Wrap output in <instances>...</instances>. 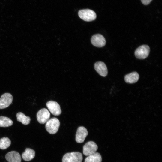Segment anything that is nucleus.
I'll return each mask as SVG.
<instances>
[{
  "label": "nucleus",
  "instance_id": "nucleus-1",
  "mask_svg": "<svg viewBox=\"0 0 162 162\" xmlns=\"http://www.w3.org/2000/svg\"><path fill=\"white\" fill-rule=\"evenodd\" d=\"M82 154L79 152H72L65 154L63 156L62 162H82Z\"/></svg>",
  "mask_w": 162,
  "mask_h": 162
},
{
  "label": "nucleus",
  "instance_id": "nucleus-2",
  "mask_svg": "<svg viewBox=\"0 0 162 162\" xmlns=\"http://www.w3.org/2000/svg\"><path fill=\"white\" fill-rule=\"evenodd\" d=\"M60 125L59 120L54 117L49 119L46 122L45 128L50 134H54L58 131Z\"/></svg>",
  "mask_w": 162,
  "mask_h": 162
},
{
  "label": "nucleus",
  "instance_id": "nucleus-3",
  "mask_svg": "<svg viewBox=\"0 0 162 162\" xmlns=\"http://www.w3.org/2000/svg\"><path fill=\"white\" fill-rule=\"evenodd\" d=\"M78 14L81 19L87 22L93 21L97 17V15L95 12L89 9L81 10L79 11Z\"/></svg>",
  "mask_w": 162,
  "mask_h": 162
},
{
  "label": "nucleus",
  "instance_id": "nucleus-4",
  "mask_svg": "<svg viewBox=\"0 0 162 162\" xmlns=\"http://www.w3.org/2000/svg\"><path fill=\"white\" fill-rule=\"evenodd\" d=\"M150 51V49L148 46L142 45L136 49L134 53L135 55L139 59H143L148 56Z\"/></svg>",
  "mask_w": 162,
  "mask_h": 162
},
{
  "label": "nucleus",
  "instance_id": "nucleus-5",
  "mask_svg": "<svg viewBox=\"0 0 162 162\" xmlns=\"http://www.w3.org/2000/svg\"><path fill=\"white\" fill-rule=\"evenodd\" d=\"M98 149V146L94 142L89 141L83 146V154L85 155L88 156L96 152Z\"/></svg>",
  "mask_w": 162,
  "mask_h": 162
},
{
  "label": "nucleus",
  "instance_id": "nucleus-6",
  "mask_svg": "<svg viewBox=\"0 0 162 162\" xmlns=\"http://www.w3.org/2000/svg\"><path fill=\"white\" fill-rule=\"evenodd\" d=\"M50 113L49 110L46 108H43L40 110L37 114V118L38 122L40 124H44L49 119Z\"/></svg>",
  "mask_w": 162,
  "mask_h": 162
},
{
  "label": "nucleus",
  "instance_id": "nucleus-7",
  "mask_svg": "<svg viewBox=\"0 0 162 162\" xmlns=\"http://www.w3.org/2000/svg\"><path fill=\"white\" fill-rule=\"evenodd\" d=\"M13 97L11 94L5 93L2 94L0 98V109L5 108L12 103Z\"/></svg>",
  "mask_w": 162,
  "mask_h": 162
},
{
  "label": "nucleus",
  "instance_id": "nucleus-8",
  "mask_svg": "<svg viewBox=\"0 0 162 162\" xmlns=\"http://www.w3.org/2000/svg\"><path fill=\"white\" fill-rule=\"evenodd\" d=\"M46 106L49 111L53 115L58 116L62 112V111L59 105L56 102L51 100L47 102Z\"/></svg>",
  "mask_w": 162,
  "mask_h": 162
},
{
  "label": "nucleus",
  "instance_id": "nucleus-9",
  "mask_svg": "<svg viewBox=\"0 0 162 162\" xmlns=\"http://www.w3.org/2000/svg\"><path fill=\"white\" fill-rule=\"evenodd\" d=\"M91 42L93 45L98 47H103L105 45L106 43L104 37L100 34H96L93 35L91 38Z\"/></svg>",
  "mask_w": 162,
  "mask_h": 162
},
{
  "label": "nucleus",
  "instance_id": "nucleus-10",
  "mask_svg": "<svg viewBox=\"0 0 162 162\" xmlns=\"http://www.w3.org/2000/svg\"><path fill=\"white\" fill-rule=\"evenodd\" d=\"M88 134V131L83 126L79 127L76 135V141L79 143L83 142Z\"/></svg>",
  "mask_w": 162,
  "mask_h": 162
},
{
  "label": "nucleus",
  "instance_id": "nucleus-11",
  "mask_svg": "<svg viewBox=\"0 0 162 162\" xmlns=\"http://www.w3.org/2000/svg\"><path fill=\"white\" fill-rule=\"evenodd\" d=\"M94 68L96 71L100 76L105 77L108 74V70L105 64L102 62H98L94 64Z\"/></svg>",
  "mask_w": 162,
  "mask_h": 162
},
{
  "label": "nucleus",
  "instance_id": "nucleus-12",
  "mask_svg": "<svg viewBox=\"0 0 162 162\" xmlns=\"http://www.w3.org/2000/svg\"><path fill=\"white\" fill-rule=\"evenodd\" d=\"M5 158L8 162H21L20 155L17 152L11 151L5 155Z\"/></svg>",
  "mask_w": 162,
  "mask_h": 162
},
{
  "label": "nucleus",
  "instance_id": "nucleus-13",
  "mask_svg": "<svg viewBox=\"0 0 162 162\" xmlns=\"http://www.w3.org/2000/svg\"><path fill=\"white\" fill-rule=\"evenodd\" d=\"M139 78V75L136 72H133L126 75L124 77L125 82L128 83H134L136 82Z\"/></svg>",
  "mask_w": 162,
  "mask_h": 162
},
{
  "label": "nucleus",
  "instance_id": "nucleus-14",
  "mask_svg": "<svg viewBox=\"0 0 162 162\" xmlns=\"http://www.w3.org/2000/svg\"><path fill=\"white\" fill-rule=\"evenodd\" d=\"M35 151L30 148H26L22 154V158L25 160L30 161L32 159L35 157Z\"/></svg>",
  "mask_w": 162,
  "mask_h": 162
},
{
  "label": "nucleus",
  "instance_id": "nucleus-15",
  "mask_svg": "<svg viewBox=\"0 0 162 162\" xmlns=\"http://www.w3.org/2000/svg\"><path fill=\"white\" fill-rule=\"evenodd\" d=\"M102 158L100 154L98 152L89 155L85 159V162H101Z\"/></svg>",
  "mask_w": 162,
  "mask_h": 162
},
{
  "label": "nucleus",
  "instance_id": "nucleus-16",
  "mask_svg": "<svg viewBox=\"0 0 162 162\" xmlns=\"http://www.w3.org/2000/svg\"><path fill=\"white\" fill-rule=\"evenodd\" d=\"M17 120L21 122L23 124L27 125L30 122L31 118L28 116H26L23 113L19 112L16 114Z\"/></svg>",
  "mask_w": 162,
  "mask_h": 162
},
{
  "label": "nucleus",
  "instance_id": "nucleus-17",
  "mask_svg": "<svg viewBox=\"0 0 162 162\" xmlns=\"http://www.w3.org/2000/svg\"><path fill=\"white\" fill-rule=\"evenodd\" d=\"M13 124V121L9 118L4 116H0V127H8Z\"/></svg>",
  "mask_w": 162,
  "mask_h": 162
},
{
  "label": "nucleus",
  "instance_id": "nucleus-18",
  "mask_svg": "<svg viewBox=\"0 0 162 162\" xmlns=\"http://www.w3.org/2000/svg\"><path fill=\"white\" fill-rule=\"evenodd\" d=\"M11 141L6 137H4L0 139V148L5 149L8 148L10 145Z\"/></svg>",
  "mask_w": 162,
  "mask_h": 162
},
{
  "label": "nucleus",
  "instance_id": "nucleus-19",
  "mask_svg": "<svg viewBox=\"0 0 162 162\" xmlns=\"http://www.w3.org/2000/svg\"><path fill=\"white\" fill-rule=\"evenodd\" d=\"M152 0H141L142 3L145 5L148 4Z\"/></svg>",
  "mask_w": 162,
  "mask_h": 162
}]
</instances>
